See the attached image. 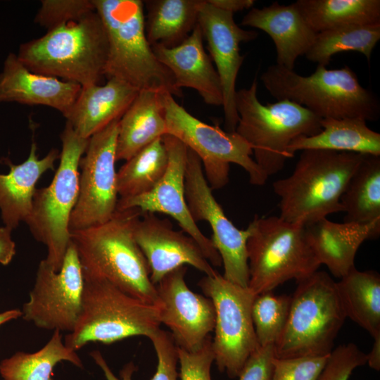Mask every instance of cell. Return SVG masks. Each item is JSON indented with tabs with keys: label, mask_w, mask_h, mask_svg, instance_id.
I'll list each match as a JSON object with an SVG mask.
<instances>
[{
	"label": "cell",
	"mask_w": 380,
	"mask_h": 380,
	"mask_svg": "<svg viewBox=\"0 0 380 380\" xmlns=\"http://www.w3.org/2000/svg\"><path fill=\"white\" fill-rule=\"evenodd\" d=\"M203 0H148L145 31L151 45L176 46L184 41L198 24Z\"/></svg>",
	"instance_id": "cell-28"
},
{
	"label": "cell",
	"mask_w": 380,
	"mask_h": 380,
	"mask_svg": "<svg viewBox=\"0 0 380 380\" xmlns=\"http://www.w3.org/2000/svg\"><path fill=\"white\" fill-rule=\"evenodd\" d=\"M84 277L76 250L70 241L61 270L40 261L30 298L22 316L37 327L71 332L82 309Z\"/></svg>",
	"instance_id": "cell-15"
},
{
	"label": "cell",
	"mask_w": 380,
	"mask_h": 380,
	"mask_svg": "<svg viewBox=\"0 0 380 380\" xmlns=\"http://www.w3.org/2000/svg\"><path fill=\"white\" fill-rule=\"evenodd\" d=\"M367 355L352 343L334 348L317 380H348L352 372L367 363Z\"/></svg>",
	"instance_id": "cell-37"
},
{
	"label": "cell",
	"mask_w": 380,
	"mask_h": 380,
	"mask_svg": "<svg viewBox=\"0 0 380 380\" xmlns=\"http://www.w3.org/2000/svg\"><path fill=\"white\" fill-rule=\"evenodd\" d=\"M168 164L163 137L147 145L117 172L120 198H129L151 191L164 175Z\"/></svg>",
	"instance_id": "cell-33"
},
{
	"label": "cell",
	"mask_w": 380,
	"mask_h": 380,
	"mask_svg": "<svg viewBox=\"0 0 380 380\" xmlns=\"http://www.w3.org/2000/svg\"><path fill=\"white\" fill-rule=\"evenodd\" d=\"M22 316V312L18 309H13L0 313V325L10 320Z\"/></svg>",
	"instance_id": "cell-46"
},
{
	"label": "cell",
	"mask_w": 380,
	"mask_h": 380,
	"mask_svg": "<svg viewBox=\"0 0 380 380\" xmlns=\"http://www.w3.org/2000/svg\"><path fill=\"white\" fill-rule=\"evenodd\" d=\"M120 119L89 139L80 162V191L70 216V231L104 223L116 211L119 196L116 144Z\"/></svg>",
	"instance_id": "cell-13"
},
{
	"label": "cell",
	"mask_w": 380,
	"mask_h": 380,
	"mask_svg": "<svg viewBox=\"0 0 380 380\" xmlns=\"http://www.w3.org/2000/svg\"><path fill=\"white\" fill-rule=\"evenodd\" d=\"M257 88L255 78L248 88L236 91L239 119L235 131L251 146L254 160L268 177L292 158L288 147L295 139L321 132L322 119L291 101L263 104L257 96Z\"/></svg>",
	"instance_id": "cell-6"
},
{
	"label": "cell",
	"mask_w": 380,
	"mask_h": 380,
	"mask_svg": "<svg viewBox=\"0 0 380 380\" xmlns=\"http://www.w3.org/2000/svg\"><path fill=\"white\" fill-rule=\"evenodd\" d=\"M275 357L274 344L258 346L243 364L239 380H270Z\"/></svg>",
	"instance_id": "cell-41"
},
{
	"label": "cell",
	"mask_w": 380,
	"mask_h": 380,
	"mask_svg": "<svg viewBox=\"0 0 380 380\" xmlns=\"http://www.w3.org/2000/svg\"><path fill=\"white\" fill-rule=\"evenodd\" d=\"M337 291L349 317L374 338L380 336V276L355 267L336 282Z\"/></svg>",
	"instance_id": "cell-29"
},
{
	"label": "cell",
	"mask_w": 380,
	"mask_h": 380,
	"mask_svg": "<svg viewBox=\"0 0 380 380\" xmlns=\"http://www.w3.org/2000/svg\"><path fill=\"white\" fill-rule=\"evenodd\" d=\"M372 350L367 355V363L369 366L377 371L380 369V336L374 338Z\"/></svg>",
	"instance_id": "cell-45"
},
{
	"label": "cell",
	"mask_w": 380,
	"mask_h": 380,
	"mask_svg": "<svg viewBox=\"0 0 380 380\" xmlns=\"http://www.w3.org/2000/svg\"><path fill=\"white\" fill-rule=\"evenodd\" d=\"M81 86L30 70L9 53L0 72V102H16L52 108L65 117L72 108Z\"/></svg>",
	"instance_id": "cell-20"
},
{
	"label": "cell",
	"mask_w": 380,
	"mask_h": 380,
	"mask_svg": "<svg viewBox=\"0 0 380 380\" xmlns=\"http://www.w3.org/2000/svg\"><path fill=\"white\" fill-rule=\"evenodd\" d=\"M61 139L58 167L49 185L36 189L25 222L34 238L46 247L44 260L56 272L61 270L70 243V220L80 191V162L89 142L67 122Z\"/></svg>",
	"instance_id": "cell-9"
},
{
	"label": "cell",
	"mask_w": 380,
	"mask_h": 380,
	"mask_svg": "<svg viewBox=\"0 0 380 380\" xmlns=\"http://www.w3.org/2000/svg\"><path fill=\"white\" fill-rule=\"evenodd\" d=\"M11 230L0 227V263L8 265L15 254V243L11 239Z\"/></svg>",
	"instance_id": "cell-43"
},
{
	"label": "cell",
	"mask_w": 380,
	"mask_h": 380,
	"mask_svg": "<svg viewBox=\"0 0 380 380\" xmlns=\"http://www.w3.org/2000/svg\"><path fill=\"white\" fill-rule=\"evenodd\" d=\"M379 39L380 23L338 27L317 33L305 56L325 67L333 56L343 51L360 52L369 61Z\"/></svg>",
	"instance_id": "cell-34"
},
{
	"label": "cell",
	"mask_w": 380,
	"mask_h": 380,
	"mask_svg": "<svg viewBox=\"0 0 380 380\" xmlns=\"http://www.w3.org/2000/svg\"><path fill=\"white\" fill-rule=\"evenodd\" d=\"M134 236L148 266L150 279L156 286L174 270L191 265L205 275L216 273L196 241L171 222L155 213H142Z\"/></svg>",
	"instance_id": "cell-19"
},
{
	"label": "cell",
	"mask_w": 380,
	"mask_h": 380,
	"mask_svg": "<svg viewBox=\"0 0 380 380\" xmlns=\"http://www.w3.org/2000/svg\"><path fill=\"white\" fill-rule=\"evenodd\" d=\"M346 315L336 282L316 271L298 281L284 328L274 343L275 357H320L330 354Z\"/></svg>",
	"instance_id": "cell-7"
},
{
	"label": "cell",
	"mask_w": 380,
	"mask_h": 380,
	"mask_svg": "<svg viewBox=\"0 0 380 380\" xmlns=\"http://www.w3.org/2000/svg\"><path fill=\"white\" fill-rule=\"evenodd\" d=\"M328 356L275 357L270 380H317Z\"/></svg>",
	"instance_id": "cell-38"
},
{
	"label": "cell",
	"mask_w": 380,
	"mask_h": 380,
	"mask_svg": "<svg viewBox=\"0 0 380 380\" xmlns=\"http://www.w3.org/2000/svg\"><path fill=\"white\" fill-rule=\"evenodd\" d=\"M142 213L116 210L104 223L70 231L82 274L103 279L129 296L156 305L157 291L134 230Z\"/></svg>",
	"instance_id": "cell-1"
},
{
	"label": "cell",
	"mask_w": 380,
	"mask_h": 380,
	"mask_svg": "<svg viewBox=\"0 0 380 380\" xmlns=\"http://www.w3.org/2000/svg\"><path fill=\"white\" fill-rule=\"evenodd\" d=\"M260 80L277 101L294 102L321 119L375 121L379 116L378 99L360 84L357 75L347 65L329 70L317 65L312 74L304 76L275 64L267 68Z\"/></svg>",
	"instance_id": "cell-5"
},
{
	"label": "cell",
	"mask_w": 380,
	"mask_h": 380,
	"mask_svg": "<svg viewBox=\"0 0 380 380\" xmlns=\"http://www.w3.org/2000/svg\"><path fill=\"white\" fill-rule=\"evenodd\" d=\"M366 122L361 118L322 119L321 132L295 139L288 151L292 157L298 151L311 149L380 156V134Z\"/></svg>",
	"instance_id": "cell-27"
},
{
	"label": "cell",
	"mask_w": 380,
	"mask_h": 380,
	"mask_svg": "<svg viewBox=\"0 0 380 380\" xmlns=\"http://www.w3.org/2000/svg\"><path fill=\"white\" fill-rule=\"evenodd\" d=\"M343 222L380 224V156L364 155L341 196Z\"/></svg>",
	"instance_id": "cell-30"
},
{
	"label": "cell",
	"mask_w": 380,
	"mask_h": 380,
	"mask_svg": "<svg viewBox=\"0 0 380 380\" xmlns=\"http://www.w3.org/2000/svg\"><path fill=\"white\" fill-rule=\"evenodd\" d=\"M198 285L214 305L215 323L212 348L220 372L238 377L250 354L259 346L251 316L255 295L248 287L234 284L216 272Z\"/></svg>",
	"instance_id": "cell-12"
},
{
	"label": "cell",
	"mask_w": 380,
	"mask_h": 380,
	"mask_svg": "<svg viewBox=\"0 0 380 380\" xmlns=\"http://www.w3.org/2000/svg\"><path fill=\"white\" fill-rule=\"evenodd\" d=\"M294 4L317 33L350 25L380 23L379 0H298Z\"/></svg>",
	"instance_id": "cell-31"
},
{
	"label": "cell",
	"mask_w": 380,
	"mask_h": 380,
	"mask_svg": "<svg viewBox=\"0 0 380 380\" xmlns=\"http://www.w3.org/2000/svg\"><path fill=\"white\" fill-rule=\"evenodd\" d=\"M186 267H179L156 285L160 324L166 325L177 347L194 352L200 349L214 330L215 312L212 300L194 293L186 284Z\"/></svg>",
	"instance_id": "cell-17"
},
{
	"label": "cell",
	"mask_w": 380,
	"mask_h": 380,
	"mask_svg": "<svg viewBox=\"0 0 380 380\" xmlns=\"http://www.w3.org/2000/svg\"><path fill=\"white\" fill-rule=\"evenodd\" d=\"M364 155L327 150H304L288 177L275 181L279 217L308 224L343 212L341 196Z\"/></svg>",
	"instance_id": "cell-4"
},
{
	"label": "cell",
	"mask_w": 380,
	"mask_h": 380,
	"mask_svg": "<svg viewBox=\"0 0 380 380\" xmlns=\"http://www.w3.org/2000/svg\"><path fill=\"white\" fill-rule=\"evenodd\" d=\"M62 361L83 367L76 351L65 345L60 331L54 330L49 341L37 352H18L3 360L0 374L3 380H52L53 368Z\"/></svg>",
	"instance_id": "cell-32"
},
{
	"label": "cell",
	"mask_w": 380,
	"mask_h": 380,
	"mask_svg": "<svg viewBox=\"0 0 380 380\" xmlns=\"http://www.w3.org/2000/svg\"><path fill=\"white\" fill-rule=\"evenodd\" d=\"M160 91H139L119 122L116 160H127L167 134Z\"/></svg>",
	"instance_id": "cell-26"
},
{
	"label": "cell",
	"mask_w": 380,
	"mask_h": 380,
	"mask_svg": "<svg viewBox=\"0 0 380 380\" xmlns=\"http://www.w3.org/2000/svg\"><path fill=\"white\" fill-rule=\"evenodd\" d=\"M241 24L266 32L275 46L276 64L289 70H293L299 56H305L317 34L294 3L286 6L275 1L261 8H252Z\"/></svg>",
	"instance_id": "cell-22"
},
{
	"label": "cell",
	"mask_w": 380,
	"mask_h": 380,
	"mask_svg": "<svg viewBox=\"0 0 380 380\" xmlns=\"http://www.w3.org/2000/svg\"><path fill=\"white\" fill-rule=\"evenodd\" d=\"M159 98L166 134L176 137L198 156L213 190L220 189L229 182L230 163L241 167L248 173L251 184L266 183L268 177L251 157V146L236 131H224L218 125L198 120L168 92L160 91Z\"/></svg>",
	"instance_id": "cell-11"
},
{
	"label": "cell",
	"mask_w": 380,
	"mask_h": 380,
	"mask_svg": "<svg viewBox=\"0 0 380 380\" xmlns=\"http://www.w3.org/2000/svg\"><path fill=\"white\" fill-rule=\"evenodd\" d=\"M177 355L181 380H212L210 367L215 355L210 336L196 351L190 352L177 347Z\"/></svg>",
	"instance_id": "cell-39"
},
{
	"label": "cell",
	"mask_w": 380,
	"mask_h": 380,
	"mask_svg": "<svg viewBox=\"0 0 380 380\" xmlns=\"http://www.w3.org/2000/svg\"><path fill=\"white\" fill-rule=\"evenodd\" d=\"M291 296H276L272 291L255 295L251 316L259 346L274 344L286 324Z\"/></svg>",
	"instance_id": "cell-35"
},
{
	"label": "cell",
	"mask_w": 380,
	"mask_h": 380,
	"mask_svg": "<svg viewBox=\"0 0 380 380\" xmlns=\"http://www.w3.org/2000/svg\"><path fill=\"white\" fill-rule=\"evenodd\" d=\"M82 309L65 345L75 351L89 342L110 344L135 336L149 338L160 329L157 307L109 281L83 275Z\"/></svg>",
	"instance_id": "cell-8"
},
{
	"label": "cell",
	"mask_w": 380,
	"mask_h": 380,
	"mask_svg": "<svg viewBox=\"0 0 380 380\" xmlns=\"http://www.w3.org/2000/svg\"><path fill=\"white\" fill-rule=\"evenodd\" d=\"M308 239L319 265L331 274L342 278L355 267L358 248L380 234V224L335 222L327 217L305 224Z\"/></svg>",
	"instance_id": "cell-23"
},
{
	"label": "cell",
	"mask_w": 380,
	"mask_h": 380,
	"mask_svg": "<svg viewBox=\"0 0 380 380\" xmlns=\"http://www.w3.org/2000/svg\"><path fill=\"white\" fill-rule=\"evenodd\" d=\"M198 24L220 80L225 128L234 132L239 119L235 104L236 82L244 60L239 45L255 39L258 33L242 29L235 23L234 13L215 7L208 0H203Z\"/></svg>",
	"instance_id": "cell-18"
},
{
	"label": "cell",
	"mask_w": 380,
	"mask_h": 380,
	"mask_svg": "<svg viewBox=\"0 0 380 380\" xmlns=\"http://www.w3.org/2000/svg\"><path fill=\"white\" fill-rule=\"evenodd\" d=\"M60 152L52 148L39 159L37 146L32 141L27 158L18 165L3 158L10 167L8 174H0V210L5 227L12 231L20 222H26L32 208L36 184L40 177L49 170L54 169Z\"/></svg>",
	"instance_id": "cell-25"
},
{
	"label": "cell",
	"mask_w": 380,
	"mask_h": 380,
	"mask_svg": "<svg viewBox=\"0 0 380 380\" xmlns=\"http://www.w3.org/2000/svg\"><path fill=\"white\" fill-rule=\"evenodd\" d=\"M167 156L166 171L149 191L133 197L119 198L116 210L138 208L141 213H160L174 218L182 231L192 237L201 248L208 262L222 265L219 253L210 239L205 236L194 221L185 198L184 178L188 148L176 137H163Z\"/></svg>",
	"instance_id": "cell-16"
},
{
	"label": "cell",
	"mask_w": 380,
	"mask_h": 380,
	"mask_svg": "<svg viewBox=\"0 0 380 380\" xmlns=\"http://www.w3.org/2000/svg\"><path fill=\"white\" fill-rule=\"evenodd\" d=\"M104 25L108 53L103 77L122 80L138 91L182 96L169 69L156 57L145 31L141 0H93Z\"/></svg>",
	"instance_id": "cell-2"
},
{
	"label": "cell",
	"mask_w": 380,
	"mask_h": 380,
	"mask_svg": "<svg viewBox=\"0 0 380 380\" xmlns=\"http://www.w3.org/2000/svg\"><path fill=\"white\" fill-rule=\"evenodd\" d=\"M198 24L179 45L167 48L151 45L158 60L172 72L177 88L197 91L205 103L222 106V91L219 75L210 56L205 52Z\"/></svg>",
	"instance_id": "cell-21"
},
{
	"label": "cell",
	"mask_w": 380,
	"mask_h": 380,
	"mask_svg": "<svg viewBox=\"0 0 380 380\" xmlns=\"http://www.w3.org/2000/svg\"><path fill=\"white\" fill-rule=\"evenodd\" d=\"M108 53L106 32L94 11L21 44L16 55L32 72L86 87L99 84Z\"/></svg>",
	"instance_id": "cell-3"
},
{
	"label": "cell",
	"mask_w": 380,
	"mask_h": 380,
	"mask_svg": "<svg viewBox=\"0 0 380 380\" xmlns=\"http://www.w3.org/2000/svg\"><path fill=\"white\" fill-rule=\"evenodd\" d=\"M90 355L103 371L106 380H132V376L136 370L133 362H130L125 365L120 372L121 377L120 379L114 375L100 351L94 350L90 353Z\"/></svg>",
	"instance_id": "cell-42"
},
{
	"label": "cell",
	"mask_w": 380,
	"mask_h": 380,
	"mask_svg": "<svg viewBox=\"0 0 380 380\" xmlns=\"http://www.w3.org/2000/svg\"><path fill=\"white\" fill-rule=\"evenodd\" d=\"M139 91L115 78L108 80L103 85L82 87L65 118L78 135L89 139L113 121L121 118Z\"/></svg>",
	"instance_id": "cell-24"
},
{
	"label": "cell",
	"mask_w": 380,
	"mask_h": 380,
	"mask_svg": "<svg viewBox=\"0 0 380 380\" xmlns=\"http://www.w3.org/2000/svg\"><path fill=\"white\" fill-rule=\"evenodd\" d=\"M148 338L158 359L156 371L151 380H177V346L170 333L158 329Z\"/></svg>",
	"instance_id": "cell-40"
},
{
	"label": "cell",
	"mask_w": 380,
	"mask_h": 380,
	"mask_svg": "<svg viewBox=\"0 0 380 380\" xmlns=\"http://www.w3.org/2000/svg\"><path fill=\"white\" fill-rule=\"evenodd\" d=\"M208 3L221 10L234 13L246 9H251L254 0H208Z\"/></svg>",
	"instance_id": "cell-44"
},
{
	"label": "cell",
	"mask_w": 380,
	"mask_h": 380,
	"mask_svg": "<svg viewBox=\"0 0 380 380\" xmlns=\"http://www.w3.org/2000/svg\"><path fill=\"white\" fill-rule=\"evenodd\" d=\"M185 198L194 221H206L213 232L210 239L220 254L223 277L242 287H248L247 241L251 234L237 228L226 216L213 194L198 156L188 148L184 178Z\"/></svg>",
	"instance_id": "cell-14"
},
{
	"label": "cell",
	"mask_w": 380,
	"mask_h": 380,
	"mask_svg": "<svg viewBox=\"0 0 380 380\" xmlns=\"http://www.w3.org/2000/svg\"><path fill=\"white\" fill-rule=\"evenodd\" d=\"M248 227V288L254 295L272 291L293 279L298 281L317 271L320 265L305 225L279 216H255Z\"/></svg>",
	"instance_id": "cell-10"
},
{
	"label": "cell",
	"mask_w": 380,
	"mask_h": 380,
	"mask_svg": "<svg viewBox=\"0 0 380 380\" xmlns=\"http://www.w3.org/2000/svg\"><path fill=\"white\" fill-rule=\"evenodd\" d=\"M94 11L93 0H42L34 21L49 30L78 20Z\"/></svg>",
	"instance_id": "cell-36"
}]
</instances>
